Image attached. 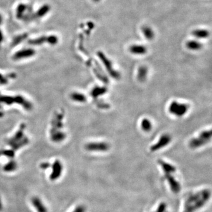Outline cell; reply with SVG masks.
Wrapping results in <instances>:
<instances>
[{"mask_svg":"<svg viewBox=\"0 0 212 212\" xmlns=\"http://www.w3.org/2000/svg\"><path fill=\"white\" fill-rule=\"evenodd\" d=\"M210 195V192L207 190L190 195L185 201L183 212H195L202 208L208 201Z\"/></svg>","mask_w":212,"mask_h":212,"instance_id":"6da1fadb","label":"cell"},{"mask_svg":"<svg viewBox=\"0 0 212 212\" xmlns=\"http://www.w3.org/2000/svg\"><path fill=\"white\" fill-rule=\"evenodd\" d=\"M211 138L212 131L211 130H204L202 131L197 137L193 138L190 141L189 146L193 149L200 148L209 142Z\"/></svg>","mask_w":212,"mask_h":212,"instance_id":"7a4b0ae2","label":"cell"},{"mask_svg":"<svg viewBox=\"0 0 212 212\" xmlns=\"http://www.w3.org/2000/svg\"><path fill=\"white\" fill-rule=\"evenodd\" d=\"M169 113L177 117L184 116L189 111V106L186 103L173 101L168 106Z\"/></svg>","mask_w":212,"mask_h":212,"instance_id":"3957f363","label":"cell"},{"mask_svg":"<svg viewBox=\"0 0 212 212\" xmlns=\"http://www.w3.org/2000/svg\"><path fill=\"white\" fill-rule=\"evenodd\" d=\"M98 55L99 57L100 58V60H102V61L103 62V64L105 65V67H106V70H107V71L109 73L110 75L114 78L115 79H118L120 77V74H119L118 72H117V71H115L113 67V65H112V62H111V61L110 60H108L106 55H105V54H103L102 52H99L98 53Z\"/></svg>","mask_w":212,"mask_h":212,"instance_id":"277c9868","label":"cell"},{"mask_svg":"<svg viewBox=\"0 0 212 212\" xmlns=\"http://www.w3.org/2000/svg\"><path fill=\"white\" fill-rule=\"evenodd\" d=\"M171 141V137L168 134H163L161 136L156 143L150 147L151 152H156L166 147Z\"/></svg>","mask_w":212,"mask_h":212,"instance_id":"5b68a950","label":"cell"},{"mask_svg":"<svg viewBox=\"0 0 212 212\" xmlns=\"http://www.w3.org/2000/svg\"><path fill=\"white\" fill-rule=\"evenodd\" d=\"M86 148L91 152H107L110 149V145L106 142L90 143L86 145Z\"/></svg>","mask_w":212,"mask_h":212,"instance_id":"8992f818","label":"cell"},{"mask_svg":"<svg viewBox=\"0 0 212 212\" xmlns=\"http://www.w3.org/2000/svg\"><path fill=\"white\" fill-rule=\"evenodd\" d=\"M62 170V164L58 161H56L53 164V171L50 177V180L54 181L58 179L61 175Z\"/></svg>","mask_w":212,"mask_h":212,"instance_id":"52a82bcc","label":"cell"},{"mask_svg":"<svg viewBox=\"0 0 212 212\" xmlns=\"http://www.w3.org/2000/svg\"><path fill=\"white\" fill-rule=\"evenodd\" d=\"M31 203L37 212H48L46 206L39 197H33L31 199Z\"/></svg>","mask_w":212,"mask_h":212,"instance_id":"ba28073f","label":"cell"},{"mask_svg":"<svg viewBox=\"0 0 212 212\" xmlns=\"http://www.w3.org/2000/svg\"><path fill=\"white\" fill-rule=\"evenodd\" d=\"M130 52L134 55H144L147 52V49L143 45L134 44L130 46Z\"/></svg>","mask_w":212,"mask_h":212,"instance_id":"9c48e42d","label":"cell"},{"mask_svg":"<svg viewBox=\"0 0 212 212\" xmlns=\"http://www.w3.org/2000/svg\"><path fill=\"white\" fill-rule=\"evenodd\" d=\"M192 35L197 38H206L209 36V32L205 29H197L192 31Z\"/></svg>","mask_w":212,"mask_h":212,"instance_id":"30bf717a","label":"cell"},{"mask_svg":"<svg viewBox=\"0 0 212 212\" xmlns=\"http://www.w3.org/2000/svg\"><path fill=\"white\" fill-rule=\"evenodd\" d=\"M186 47L188 49L192 51H197L200 50L202 48V44L200 42L196 40H190L187 42Z\"/></svg>","mask_w":212,"mask_h":212,"instance_id":"8fae6325","label":"cell"},{"mask_svg":"<svg viewBox=\"0 0 212 212\" xmlns=\"http://www.w3.org/2000/svg\"><path fill=\"white\" fill-rule=\"evenodd\" d=\"M140 126L142 130L144 132H149L152 130L153 128L152 121L147 118H144L142 120Z\"/></svg>","mask_w":212,"mask_h":212,"instance_id":"7c38bea8","label":"cell"},{"mask_svg":"<svg viewBox=\"0 0 212 212\" xmlns=\"http://www.w3.org/2000/svg\"><path fill=\"white\" fill-rule=\"evenodd\" d=\"M148 74V69L145 66H142L139 68L137 78L140 82H143L146 80Z\"/></svg>","mask_w":212,"mask_h":212,"instance_id":"4fadbf2b","label":"cell"},{"mask_svg":"<svg viewBox=\"0 0 212 212\" xmlns=\"http://www.w3.org/2000/svg\"><path fill=\"white\" fill-rule=\"evenodd\" d=\"M107 91V89L106 87H96L93 89L91 92V95L94 98H97L98 97L106 94Z\"/></svg>","mask_w":212,"mask_h":212,"instance_id":"5bb4252c","label":"cell"},{"mask_svg":"<svg viewBox=\"0 0 212 212\" xmlns=\"http://www.w3.org/2000/svg\"><path fill=\"white\" fill-rule=\"evenodd\" d=\"M143 33L146 38L150 40L154 38L155 34L152 29L149 27H144L143 28Z\"/></svg>","mask_w":212,"mask_h":212,"instance_id":"9a60e30c","label":"cell"},{"mask_svg":"<svg viewBox=\"0 0 212 212\" xmlns=\"http://www.w3.org/2000/svg\"><path fill=\"white\" fill-rule=\"evenodd\" d=\"M17 168V164L14 162H10L4 167V170L7 172L14 171Z\"/></svg>","mask_w":212,"mask_h":212,"instance_id":"2e32d148","label":"cell"},{"mask_svg":"<svg viewBox=\"0 0 212 212\" xmlns=\"http://www.w3.org/2000/svg\"><path fill=\"white\" fill-rule=\"evenodd\" d=\"M73 99L78 102H84L86 101V97L83 94L76 93L73 95Z\"/></svg>","mask_w":212,"mask_h":212,"instance_id":"e0dca14e","label":"cell"},{"mask_svg":"<svg viewBox=\"0 0 212 212\" xmlns=\"http://www.w3.org/2000/svg\"><path fill=\"white\" fill-rule=\"evenodd\" d=\"M72 212H86V208L83 205H79Z\"/></svg>","mask_w":212,"mask_h":212,"instance_id":"ac0fdd59","label":"cell"},{"mask_svg":"<svg viewBox=\"0 0 212 212\" xmlns=\"http://www.w3.org/2000/svg\"><path fill=\"white\" fill-rule=\"evenodd\" d=\"M41 166L42 168H45L49 167V164H42Z\"/></svg>","mask_w":212,"mask_h":212,"instance_id":"d6986e66","label":"cell"},{"mask_svg":"<svg viewBox=\"0 0 212 212\" xmlns=\"http://www.w3.org/2000/svg\"><path fill=\"white\" fill-rule=\"evenodd\" d=\"M2 208H3V206H2V201H1V197H0V212L2 210Z\"/></svg>","mask_w":212,"mask_h":212,"instance_id":"ffe728a7","label":"cell"},{"mask_svg":"<svg viewBox=\"0 0 212 212\" xmlns=\"http://www.w3.org/2000/svg\"><path fill=\"white\" fill-rule=\"evenodd\" d=\"M94 1H95V2H99L100 0H93Z\"/></svg>","mask_w":212,"mask_h":212,"instance_id":"44dd1931","label":"cell"}]
</instances>
